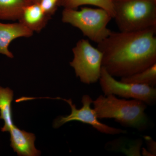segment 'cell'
<instances>
[{
	"label": "cell",
	"mask_w": 156,
	"mask_h": 156,
	"mask_svg": "<svg viewBox=\"0 0 156 156\" xmlns=\"http://www.w3.org/2000/svg\"><path fill=\"white\" fill-rule=\"evenodd\" d=\"M156 27L143 30L111 32L98 44L102 66L113 77L128 76L156 63Z\"/></svg>",
	"instance_id": "6da1fadb"
},
{
	"label": "cell",
	"mask_w": 156,
	"mask_h": 156,
	"mask_svg": "<svg viewBox=\"0 0 156 156\" xmlns=\"http://www.w3.org/2000/svg\"><path fill=\"white\" fill-rule=\"evenodd\" d=\"M98 119H112L124 127L145 131L150 125L145 111L147 105L142 101L119 99L116 95H100L93 101Z\"/></svg>",
	"instance_id": "7a4b0ae2"
},
{
	"label": "cell",
	"mask_w": 156,
	"mask_h": 156,
	"mask_svg": "<svg viewBox=\"0 0 156 156\" xmlns=\"http://www.w3.org/2000/svg\"><path fill=\"white\" fill-rule=\"evenodd\" d=\"M120 31L143 30L156 27V0H112Z\"/></svg>",
	"instance_id": "3957f363"
},
{
	"label": "cell",
	"mask_w": 156,
	"mask_h": 156,
	"mask_svg": "<svg viewBox=\"0 0 156 156\" xmlns=\"http://www.w3.org/2000/svg\"><path fill=\"white\" fill-rule=\"evenodd\" d=\"M112 18L104 9L85 7L80 10L64 9L62 20L79 29L84 36L98 44L111 33L107 25Z\"/></svg>",
	"instance_id": "277c9868"
},
{
	"label": "cell",
	"mask_w": 156,
	"mask_h": 156,
	"mask_svg": "<svg viewBox=\"0 0 156 156\" xmlns=\"http://www.w3.org/2000/svg\"><path fill=\"white\" fill-rule=\"evenodd\" d=\"M73 59L70 65L76 76L84 84L95 83L99 80L102 67L103 54L94 48L88 40L82 39L73 49Z\"/></svg>",
	"instance_id": "5b68a950"
},
{
	"label": "cell",
	"mask_w": 156,
	"mask_h": 156,
	"mask_svg": "<svg viewBox=\"0 0 156 156\" xmlns=\"http://www.w3.org/2000/svg\"><path fill=\"white\" fill-rule=\"evenodd\" d=\"M99 84L105 96L118 95L126 99L141 100L149 106H154L156 102V89L145 85L126 83L118 81L101 67Z\"/></svg>",
	"instance_id": "8992f818"
},
{
	"label": "cell",
	"mask_w": 156,
	"mask_h": 156,
	"mask_svg": "<svg viewBox=\"0 0 156 156\" xmlns=\"http://www.w3.org/2000/svg\"><path fill=\"white\" fill-rule=\"evenodd\" d=\"M56 99L64 101L69 104L71 112L68 115L58 117L53 123L54 128H59L66 123L72 121H78L90 125L102 134L114 135L127 133L126 130L111 127L100 122L98 119L95 111L91 107L93 100L89 95H85L83 96L82 98L83 107L80 109L77 108L75 105L73 104L71 99H66L58 97L56 98Z\"/></svg>",
	"instance_id": "52a82bcc"
},
{
	"label": "cell",
	"mask_w": 156,
	"mask_h": 156,
	"mask_svg": "<svg viewBox=\"0 0 156 156\" xmlns=\"http://www.w3.org/2000/svg\"><path fill=\"white\" fill-rule=\"evenodd\" d=\"M33 34V32L20 22L11 23L0 22V54L13 58L14 55L9 48L11 42L17 38L30 37Z\"/></svg>",
	"instance_id": "ba28073f"
},
{
	"label": "cell",
	"mask_w": 156,
	"mask_h": 156,
	"mask_svg": "<svg viewBox=\"0 0 156 156\" xmlns=\"http://www.w3.org/2000/svg\"><path fill=\"white\" fill-rule=\"evenodd\" d=\"M9 132L11 135V146L18 156L41 155V151L35 147L34 134L20 130L14 125Z\"/></svg>",
	"instance_id": "9c48e42d"
},
{
	"label": "cell",
	"mask_w": 156,
	"mask_h": 156,
	"mask_svg": "<svg viewBox=\"0 0 156 156\" xmlns=\"http://www.w3.org/2000/svg\"><path fill=\"white\" fill-rule=\"evenodd\" d=\"M50 18L43 11L39 2L32 3L24 8L18 20L34 33H40Z\"/></svg>",
	"instance_id": "30bf717a"
},
{
	"label": "cell",
	"mask_w": 156,
	"mask_h": 156,
	"mask_svg": "<svg viewBox=\"0 0 156 156\" xmlns=\"http://www.w3.org/2000/svg\"><path fill=\"white\" fill-rule=\"evenodd\" d=\"M13 96L14 92L11 89L0 87V119L4 120L5 123L1 128L2 132L10 131L14 126L11 108Z\"/></svg>",
	"instance_id": "8fae6325"
},
{
	"label": "cell",
	"mask_w": 156,
	"mask_h": 156,
	"mask_svg": "<svg viewBox=\"0 0 156 156\" xmlns=\"http://www.w3.org/2000/svg\"><path fill=\"white\" fill-rule=\"evenodd\" d=\"M32 3L30 0H0V20H18L24 8Z\"/></svg>",
	"instance_id": "7c38bea8"
},
{
	"label": "cell",
	"mask_w": 156,
	"mask_h": 156,
	"mask_svg": "<svg viewBox=\"0 0 156 156\" xmlns=\"http://www.w3.org/2000/svg\"><path fill=\"white\" fill-rule=\"evenodd\" d=\"M91 5L104 9L114 18V9L112 0H59L58 5L64 9H77L80 6Z\"/></svg>",
	"instance_id": "4fadbf2b"
},
{
	"label": "cell",
	"mask_w": 156,
	"mask_h": 156,
	"mask_svg": "<svg viewBox=\"0 0 156 156\" xmlns=\"http://www.w3.org/2000/svg\"><path fill=\"white\" fill-rule=\"evenodd\" d=\"M120 81L124 83L141 84L154 87L156 85V63L142 71L122 77Z\"/></svg>",
	"instance_id": "5bb4252c"
},
{
	"label": "cell",
	"mask_w": 156,
	"mask_h": 156,
	"mask_svg": "<svg viewBox=\"0 0 156 156\" xmlns=\"http://www.w3.org/2000/svg\"><path fill=\"white\" fill-rule=\"evenodd\" d=\"M59 0H40L39 3L43 11L50 17L56 12Z\"/></svg>",
	"instance_id": "9a60e30c"
},
{
	"label": "cell",
	"mask_w": 156,
	"mask_h": 156,
	"mask_svg": "<svg viewBox=\"0 0 156 156\" xmlns=\"http://www.w3.org/2000/svg\"><path fill=\"white\" fill-rule=\"evenodd\" d=\"M145 140L148 151L152 156H156V144L155 141H154L151 136H144Z\"/></svg>",
	"instance_id": "2e32d148"
},
{
	"label": "cell",
	"mask_w": 156,
	"mask_h": 156,
	"mask_svg": "<svg viewBox=\"0 0 156 156\" xmlns=\"http://www.w3.org/2000/svg\"><path fill=\"white\" fill-rule=\"evenodd\" d=\"M31 2H32L33 3H37L39 2L40 0H30Z\"/></svg>",
	"instance_id": "e0dca14e"
}]
</instances>
